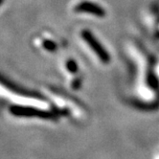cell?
Segmentation results:
<instances>
[{
    "instance_id": "cell-4",
    "label": "cell",
    "mask_w": 159,
    "mask_h": 159,
    "mask_svg": "<svg viewBox=\"0 0 159 159\" xmlns=\"http://www.w3.org/2000/svg\"><path fill=\"white\" fill-rule=\"evenodd\" d=\"M62 71L64 74L69 78H74L79 75V65L73 59H66L62 64Z\"/></svg>"
},
{
    "instance_id": "cell-7",
    "label": "cell",
    "mask_w": 159,
    "mask_h": 159,
    "mask_svg": "<svg viewBox=\"0 0 159 159\" xmlns=\"http://www.w3.org/2000/svg\"><path fill=\"white\" fill-rule=\"evenodd\" d=\"M157 74H158V76H159V68H157Z\"/></svg>"
},
{
    "instance_id": "cell-1",
    "label": "cell",
    "mask_w": 159,
    "mask_h": 159,
    "mask_svg": "<svg viewBox=\"0 0 159 159\" xmlns=\"http://www.w3.org/2000/svg\"><path fill=\"white\" fill-rule=\"evenodd\" d=\"M46 94L52 99L54 103L58 106V107L62 110L64 113L71 115L73 118L77 120H84L87 115V111L79 103L78 101L74 100L73 98L69 97L68 95L60 92L57 89L46 88L45 89Z\"/></svg>"
},
{
    "instance_id": "cell-8",
    "label": "cell",
    "mask_w": 159,
    "mask_h": 159,
    "mask_svg": "<svg viewBox=\"0 0 159 159\" xmlns=\"http://www.w3.org/2000/svg\"><path fill=\"white\" fill-rule=\"evenodd\" d=\"M155 159H159V154H158V155H157V156L155 157Z\"/></svg>"
},
{
    "instance_id": "cell-6",
    "label": "cell",
    "mask_w": 159,
    "mask_h": 159,
    "mask_svg": "<svg viewBox=\"0 0 159 159\" xmlns=\"http://www.w3.org/2000/svg\"><path fill=\"white\" fill-rule=\"evenodd\" d=\"M3 3H4V0H0V6H1Z\"/></svg>"
},
{
    "instance_id": "cell-2",
    "label": "cell",
    "mask_w": 159,
    "mask_h": 159,
    "mask_svg": "<svg viewBox=\"0 0 159 159\" xmlns=\"http://www.w3.org/2000/svg\"><path fill=\"white\" fill-rule=\"evenodd\" d=\"M81 38L101 64L107 65L110 62V55L89 30H83Z\"/></svg>"
},
{
    "instance_id": "cell-5",
    "label": "cell",
    "mask_w": 159,
    "mask_h": 159,
    "mask_svg": "<svg viewBox=\"0 0 159 159\" xmlns=\"http://www.w3.org/2000/svg\"><path fill=\"white\" fill-rule=\"evenodd\" d=\"M39 46H41V48L44 51L49 52V53H53V52L57 51V49H58V45H57V43L54 40L50 39H41Z\"/></svg>"
},
{
    "instance_id": "cell-3",
    "label": "cell",
    "mask_w": 159,
    "mask_h": 159,
    "mask_svg": "<svg viewBox=\"0 0 159 159\" xmlns=\"http://www.w3.org/2000/svg\"><path fill=\"white\" fill-rule=\"evenodd\" d=\"M74 12L90 14L97 17H105L106 10L97 3L90 1H82L74 7Z\"/></svg>"
}]
</instances>
